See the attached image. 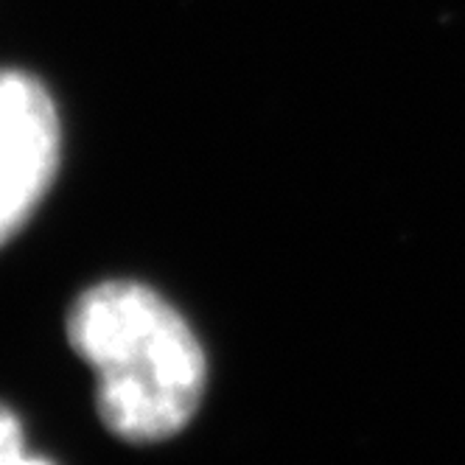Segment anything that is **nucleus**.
<instances>
[{
    "instance_id": "nucleus-1",
    "label": "nucleus",
    "mask_w": 465,
    "mask_h": 465,
    "mask_svg": "<svg viewBox=\"0 0 465 465\" xmlns=\"http://www.w3.org/2000/svg\"><path fill=\"white\" fill-rule=\"evenodd\" d=\"M68 340L95 373L98 415L132 443L172 438L205 392V353L157 292L129 281L87 289L71 309Z\"/></svg>"
},
{
    "instance_id": "nucleus-2",
    "label": "nucleus",
    "mask_w": 465,
    "mask_h": 465,
    "mask_svg": "<svg viewBox=\"0 0 465 465\" xmlns=\"http://www.w3.org/2000/svg\"><path fill=\"white\" fill-rule=\"evenodd\" d=\"M59 165V118L28 74L0 71V244L35 213Z\"/></svg>"
},
{
    "instance_id": "nucleus-3",
    "label": "nucleus",
    "mask_w": 465,
    "mask_h": 465,
    "mask_svg": "<svg viewBox=\"0 0 465 465\" xmlns=\"http://www.w3.org/2000/svg\"><path fill=\"white\" fill-rule=\"evenodd\" d=\"M0 465H51L43 457L28 454L23 426L6 407H0Z\"/></svg>"
}]
</instances>
